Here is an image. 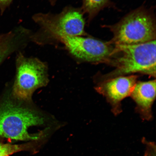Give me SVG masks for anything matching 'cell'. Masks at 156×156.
Wrapping results in <instances>:
<instances>
[{
	"mask_svg": "<svg viewBox=\"0 0 156 156\" xmlns=\"http://www.w3.org/2000/svg\"><path fill=\"white\" fill-rule=\"evenodd\" d=\"M28 42L26 35L18 31L9 40L0 46V63L8 56L15 51L22 49Z\"/></svg>",
	"mask_w": 156,
	"mask_h": 156,
	"instance_id": "cell-9",
	"label": "cell"
},
{
	"mask_svg": "<svg viewBox=\"0 0 156 156\" xmlns=\"http://www.w3.org/2000/svg\"><path fill=\"white\" fill-rule=\"evenodd\" d=\"M109 63L116 69L105 76L106 80L140 73L155 77L156 40L133 45H115Z\"/></svg>",
	"mask_w": 156,
	"mask_h": 156,
	"instance_id": "cell-2",
	"label": "cell"
},
{
	"mask_svg": "<svg viewBox=\"0 0 156 156\" xmlns=\"http://www.w3.org/2000/svg\"><path fill=\"white\" fill-rule=\"evenodd\" d=\"M16 31V29L8 34L0 35V46L2 45L10 39L15 34Z\"/></svg>",
	"mask_w": 156,
	"mask_h": 156,
	"instance_id": "cell-12",
	"label": "cell"
},
{
	"mask_svg": "<svg viewBox=\"0 0 156 156\" xmlns=\"http://www.w3.org/2000/svg\"><path fill=\"white\" fill-rule=\"evenodd\" d=\"M58 1V0H50V3L52 5H54Z\"/></svg>",
	"mask_w": 156,
	"mask_h": 156,
	"instance_id": "cell-14",
	"label": "cell"
},
{
	"mask_svg": "<svg viewBox=\"0 0 156 156\" xmlns=\"http://www.w3.org/2000/svg\"><path fill=\"white\" fill-rule=\"evenodd\" d=\"M31 144L13 145L0 143V156H9L19 151H24L30 148Z\"/></svg>",
	"mask_w": 156,
	"mask_h": 156,
	"instance_id": "cell-11",
	"label": "cell"
},
{
	"mask_svg": "<svg viewBox=\"0 0 156 156\" xmlns=\"http://www.w3.org/2000/svg\"><path fill=\"white\" fill-rule=\"evenodd\" d=\"M83 10L88 15L89 20L110 3V0H83Z\"/></svg>",
	"mask_w": 156,
	"mask_h": 156,
	"instance_id": "cell-10",
	"label": "cell"
},
{
	"mask_svg": "<svg viewBox=\"0 0 156 156\" xmlns=\"http://www.w3.org/2000/svg\"><path fill=\"white\" fill-rule=\"evenodd\" d=\"M32 19L38 30L32 33L30 40L40 45L61 42L67 37L85 35V21L79 9L66 7L57 14L37 13Z\"/></svg>",
	"mask_w": 156,
	"mask_h": 156,
	"instance_id": "cell-1",
	"label": "cell"
},
{
	"mask_svg": "<svg viewBox=\"0 0 156 156\" xmlns=\"http://www.w3.org/2000/svg\"><path fill=\"white\" fill-rule=\"evenodd\" d=\"M114 36L109 42L115 45H133L155 40V21L145 9L131 12L119 22L109 27Z\"/></svg>",
	"mask_w": 156,
	"mask_h": 156,
	"instance_id": "cell-4",
	"label": "cell"
},
{
	"mask_svg": "<svg viewBox=\"0 0 156 156\" xmlns=\"http://www.w3.org/2000/svg\"><path fill=\"white\" fill-rule=\"evenodd\" d=\"M137 76H121L103 81L96 87L98 92L106 98L116 114L121 111V102L130 96L135 87Z\"/></svg>",
	"mask_w": 156,
	"mask_h": 156,
	"instance_id": "cell-7",
	"label": "cell"
},
{
	"mask_svg": "<svg viewBox=\"0 0 156 156\" xmlns=\"http://www.w3.org/2000/svg\"><path fill=\"white\" fill-rule=\"evenodd\" d=\"M13 0H0V8L2 11L3 12L8 7Z\"/></svg>",
	"mask_w": 156,
	"mask_h": 156,
	"instance_id": "cell-13",
	"label": "cell"
},
{
	"mask_svg": "<svg viewBox=\"0 0 156 156\" xmlns=\"http://www.w3.org/2000/svg\"><path fill=\"white\" fill-rule=\"evenodd\" d=\"M13 95L20 101H30L34 91L48 83L47 68L38 58L25 57L21 52L17 55Z\"/></svg>",
	"mask_w": 156,
	"mask_h": 156,
	"instance_id": "cell-5",
	"label": "cell"
},
{
	"mask_svg": "<svg viewBox=\"0 0 156 156\" xmlns=\"http://www.w3.org/2000/svg\"><path fill=\"white\" fill-rule=\"evenodd\" d=\"M44 116L34 110L17 103L7 101L0 108V136L19 141L38 140L43 133L30 134L31 127L42 125Z\"/></svg>",
	"mask_w": 156,
	"mask_h": 156,
	"instance_id": "cell-3",
	"label": "cell"
},
{
	"mask_svg": "<svg viewBox=\"0 0 156 156\" xmlns=\"http://www.w3.org/2000/svg\"><path fill=\"white\" fill-rule=\"evenodd\" d=\"M130 96L142 118L147 120L151 119V107L156 97L155 80L136 83Z\"/></svg>",
	"mask_w": 156,
	"mask_h": 156,
	"instance_id": "cell-8",
	"label": "cell"
},
{
	"mask_svg": "<svg viewBox=\"0 0 156 156\" xmlns=\"http://www.w3.org/2000/svg\"><path fill=\"white\" fill-rule=\"evenodd\" d=\"M60 43L74 57L92 63H108L114 48L110 42L82 36L67 37Z\"/></svg>",
	"mask_w": 156,
	"mask_h": 156,
	"instance_id": "cell-6",
	"label": "cell"
}]
</instances>
